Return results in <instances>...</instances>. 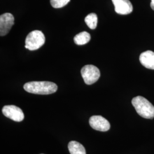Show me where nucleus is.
I'll list each match as a JSON object with an SVG mask.
<instances>
[{
    "instance_id": "1",
    "label": "nucleus",
    "mask_w": 154,
    "mask_h": 154,
    "mask_svg": "<svg viewBox=\"0 0 154 154\" xmlns=\"http://www.w3.org/2000/svg\"><path fill=\"white\" fill-rule=\"evenodd\" d=\"M23 88L30 93L48 95L55 93L58 86L54 83L49 81H33L25 83Z\"/></svg>"
},
{
    "instance_id": "2",
    "label": "nucleus",
    "mask_w": 154,
    "mask_h": 154,
    "mask_svg": "<svg viewBox=\"0 0 154 154\" xmlns=\"http://www.w3.org/2000/svg\"><path fill=\"white\" fill-rule=\"evenodd\" d=\"M132 105L140 116L146 119H153L154 118V106L149 100L141 96L134 98Z\"/></svg>"
},
{
    "instance_id": "3",
    "label": "nucleus",
    "mask_w": 154,
    "mask_h": 154,
    "mask_svg": "<svg viewBox=\"0 0 154 154\" xmlns=\"http://www.w3.org/2000/svg\"><path fill=\"white\" fill-rule=\"evenodd\" d=\"M45 42L44 34L40 30H34L29 33L25 39V48L33 51L38 49Z\"/></svg>"
},
{
    "instance_id": "4",
    "label": "nucleus",
    "mask_w": 154,
    "mask_h": 154,
    "mask_svg": "<svg viewBox=\"0 0 154 154\" xmlns=\"http://www.w3.org/2000/svg\"><path fill=\"white\" fill-rule=\"evenodd\" d=\"M81 72L84 82L88 85L96 82L99 79L100 75L98 68L91 65L83 66Z\"/></svg>"
},
{
    "instance_id": "5",
    "label": "nucleus",
    "mask_w": 154,
    "mask_h": 154,
    "mask_svg": "<svg viewBox=\"0 0 154 154\" xmlns=\"http://www.w3.org/2000/svg\"><path fill=\"white\" fill-rule=\"evenodd\" d=\"M2 113L6 117L15 122H21L24 119L22 110L14 105H7L2 108Z\"/></svg>"
},
{
    "instance_id": "6",
    "label": "nucleus",
    "mask_w": 154,
    "mask_h": 154,
    "mask_svg": "<svg viewBox=\"0 0 154 154\" xmlns=\"http://www.w3.org/2000/svg\"><path fill=\"white\" fill-rule=\"evenodd\" d=\"M89 124L93 129L99 131L106 132L110 128L109 122L102 116H92L89 119Z\"/></svg>"
},
{
    "instance_id": "7",
    "label": "nucleus",
    "mask_w": 154,
    "mask_h": 154,
    "mask_svg": "<svg viewBox=\"0 0 154 154\" xmlns=\"http://www.w3.org/2000/svg\"><path fill=\"white\" fill-rule=\"evenodd\" d=\"M14 23V18L11 13H6L0 16V35L4 36L9 32Z\"/></svg>"
},
{
    "instance_id": "8",
    "label": "nucleus",
    "mask_w": 154,
    "mask_h": 154,
    "mask_svg": "<svg viewBox=\"0 0 154 154\" xmlns=\"http://www.w3.org/2000/svg\"><path fill=\"white\" fill-rule=\"evenodd\" d=\"M116 13L121 15L130 14L133 11L132 4L129 0H112Z\"/></svg>"
},
{
    "instance_id": "9",
    "label": "nucleus",
    "mask_w": 154,
    "mask_h": 154,
    "mask_svg": "<svg viewBox=\"0 0 154 154\" xmlns=\"http://www.w3.org/2000/svg\"><path fill=\"white\" fill-rule=\"evenodd\" d=\"M139 61L145 67L154 70V52L147 50L143 52L139 57Z\"/></svg>"
},
{
    "instance_id": "10",
    "label": "nucleus",
    "mask_w": 154,
    "mask_h": 154,
    "mask_svg": "<svg viewBox=\"0 0 154 154\" xmlns=\"http://www.w3.org/2000/svg\"><path fill=\"white\" fill-rule=\"evenodd\" d=\"M68 149L70 154H86L83 146L76 141H71L68 144Z\"/></svg>"
},
{
    "instance_id": "11",
    "label": "nucleus",
    "mask_w": 154,
    "mask_h": 154,
    "mask_svg": "<svg viewBox=\"0 0 154 154\" xmlns=\"http://www.w3.org/2000/svg\"><path fill=\"white\" fill-rule=\"evenodd\" d=\"M91 36L87 32H82L77 34L74 38V41L75 44L78 45H83L86 44L90 41Z\"/></svg>"
},
{
    "instance_id": "12",
    "label": "nucleus",
    "mask_w": 154,
    "mask_h": 154,
    "mask_svg": "<svg viewBox=\"0 0 154 154\" xmlns=\"http://www.w3.org/2000/svg\"><path fill=\"white\" fill-rule=\"evenodd\" d=\"M85 21L88 28L91 29H95L97 26L98 23V17L95 13H90L85 19Z\"/></svg>"
},
{
    "instance_id": "13",
    "label": "nucleus",
    "mask_w": 154,
    "mask_h": 154,
    "mask_svg": "<svg viewBox=\"0 0 154 154\" xmlns=\"http://www.w3.org/2000/svg\"><path fill=\"white\" fill-rule=\"evenodd\" d=\"M70 0H50V4L54 8H61L66 6Z\"/></svg>"
},
{
    "instance_id": "14",
    "label": "nucleus",
    "mask_w": 154,
    "mask_h": 154,
    "mask_svg": "<svg viewBox=\"0 0 154 154\" xmlns=\"http://www.w3.org/2000/svg\"><path fill=\"white\" fill-rule=\"evenodd\" d=\"M151 2L150 4V6H151V8H152V9L154 11V0H151Z\"/></svg>"
}]
</instances>
